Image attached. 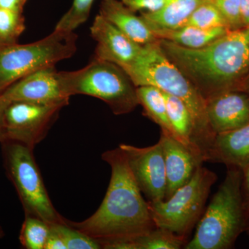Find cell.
<instances>
[{
    "instance_id": "cell-4",
    "label": "cell",
    "mask_w": 249,
    "mask_h": 249,
    "mask_svg": "<svg viewBox=\"0 0 249 249\" xmlns=\"http://www.w3.org/2000/svg\"><path fill=\"white\" fill-rule=\"evenodd\" d=\"M242 178V170L228 167L224 181L204 210L194 237L184 249H227L234 245L247 228Z\"/></svg>"
},
{
    "instance_id": "cell-34",
    "label": "cell",
    "mask_w": 249,
    "mask_h": 249,
    "mask_svg": "<svg viewBox=\"0 0 249 249\" xmlns=\"http://www.w3.org/2000/svg\"><path fill=\"white\" fill-rule=\"evenodd\" d=\"M242 90L245 91L249 96V73L247 78H245V81H244Z\"/></svg>"
},
{
    "instance_id": "cell-15",
    "label": "cell",
    "mask_w": 249,
    "mask_h": 249,
    "mask_svg": "<svg viewBox=\"0 0 249 249\" xmlns=\"http://www.w3.org/2000/svg\"><path fill=\"white\" fill-rule=\"evenodd\" d=\"M207 161L217 162L243 170L249 165V123L239 128L216 134Z\"/></svg>"
},
{
    "instance_id": "cell-2",
    "label": "cell",
    "mask_w": 249,
    "mask_h": 249,
    "mask_svg": "<svg viewBox=\"0 0 249 249\" xmlns=\"http://www.w3.org/2000/svg\"><path fill=\"white\" fill-rule=\"evenodd\" d=\"M102 159L110 165V181L102 204L89 218L69 225L98 241L136 239L155 229L145 201L120 147L108 150Z\"/></svg>"
},
{
    "instance_id": "cell-17",
    "label": "cell",
    "mask_w": 249,
    "mask_h": 249,
    "mask_svg": "<svg viewBox=\"0 0 249 249\" xmlns=\"http://www.w3.org/2000/svg\"><path fill=\"white\" fill-rule=\"evenodd\" d=\"M204 0H166L165 4L155 12H142L150 30L174 29L185 25L193 11Z\"/></svg>"
},
{
    "instance_id": "cell-31",
    "label": "cell",
    "mask_w": 249,
    "mask_h": 249,
    "mask_svg": "<svg viewBox=\"0 0 249 249\" xmlns=\"http://www.w3.org/2000/svg\"><path fill=\"white\" fill-rule=\"evenodd\" d=\"M243 178H242V196H243L244 204L246 211L249 210V165L243 170Z\"/></svg>"
},
{
    "instance_id": "cell-26",
    "label": "cell",
    "mask_w": 249,
    "mask_h": 249,
    "mask_svg": "<svg viewBox=\"0 0 249 249\" xmlns=\"http://www.w3.org/2000/svg\"><path fill=\"white\" fill-rule=\"evenodd\" d=\"M94 0H73L71 8L57 23L55 30L73 32L89 18Z\"/></svg>"
},
{
    "instance_id": "cell-33",
    "label": "cell",
    "mask_w": 249,
    "mask_h": 249,
    "mask_svg": "<svg viewBox=\"0 0 249 249\" xmlns=\"http://www.w3.org/2000/svg\"><path fill=\"white\" fill-rule=\"evenodd\" d=\"M9 103L6 102L4 100L0 98V142L4 140L3 137V120H4V114L5 109L7 107Z\"/></svg>"
},
{
    "instance_id": "cell-27",
    "label": "cell",
    "mask_w": 249,
    "mask_h": 249,
    "mask_svg": "<svg viewBox=\"0 0 249 249\" xmlns=\"http://www.w3.org/2000/svg\"><path fill=\"white\" fill-rule=\"evenodd\" d=\"M222 15L231 30L244 27L241 17L240 0H211Z\"/></svg>"
},
{
    "instance_id": "cell-14",
    "label": "cell",
    "mask_w": 249,
    "mask_h": 249,
    "mask_svg": "<svg viewBox=\"0 0 249 249\" xmlns=\"http://www.w3.org/2000/svg\"><path fill=\"white\" fill-rule=\"evenodd\" d=\"M160 142L164 157L166 174L165 199L188 183L204 162L176 139L160 133Z\"/></svg>"
},
{
    "instance_id": "cell-28",
    "label": "cell",
    "mask_w": 249,
    "mask_h": 249,
    "mask_svg": "<svg viewBox=\"0 0 249 249\" xmlns=\"http://www.w3.org/2000/svg\"><path fill=\"white\" fill-rule=\"evenodd\" d=\"M129 9L134 13L155 12L165 4L166 0H121Z\"/></svg>"
},
{
    "instance_id": "cell-18",
    "label": "cell",
    "mask_w": 249,
    "mask_h": 249,
    "mask_svg": "<svg viewBox=\"0 0 249 249\" xmlns=\"http://www.w3.org/2000/svg\"><path fill=\"white\" fill-rule=\"evenodd\" d=\"M163 93L168 119L180 142L204 162V155L196 142L194 121L189 109L179 98L163 91Z\"/></svg>"
},
{
    "instance_id": "cell-29",
    "label": "cell",
    "mask_w": 249,
    "mask_h": 249,
    "mask_svg": "<svg viewBox=\"0 0 249 249\" xmlns=\"http://www.w3.org/2000/svg\"><path fill=\"white\" fill-rule=\"evenodd\" d=\"M45 249H67L65 242L62 240L60 236L52 228L46 242Z\"/></svg>"
},
{
    "instance_id": "cell-19",
    "label": "cell",
    "mask_w": 249,
    "mask_h": 249,
    "mask_svg": "<svg viewBox=\"0 0 249 249\" xmlns=\"http://www.w3.org/2000/svg\"><path fill=\"white\" fill-rule=\"evenodd\" d=\"M231 30L225 27L211 29L183 26L174 29H153L159 40H165L188 49L202 48Z\"/></svg>"
},
{
    "instance_id": "cell-25",
    "label": "cell",
    "mask_w": 249,
    "mask_h": 249,
    "mask_svg": "<svg viewBox=\"0 0 249 249\" xmlns=\"http://www.w3.org/2000/svg\"><path fill=\"white\" fill-rule=\"evenodd\" d=\"M24 30L22 13L0 8V40L4 45L17 43L18 37Z\"/></svg>"
},
{
    "instance_id": "cell-21",
    "label": "cell",
    "mask_w": 249,
    "mask_h": 249,
    "mask_svg": "<svg viewBox=\"0 0 249 249\" xmlns=\"http://www.w3.org/2000/svg\"><path fill=\"white\" fill-rule=\"evenodd\" d=\"M187 243L188 237L157 227L135 239L137 249H179Z\"/></svg>"
},
{
    "instance_id": "cell-5",
    "label": "cell",
    "mask_w": 249,
    "mask_h": 249,
    "mask_svg": "<svg viewBox=\"0 0 249 249\" xmlns=\"http://www.w3.org/2000/svg\"><path fill=\"white\" fill-rule=\"evenodd\" d=\"M60 78L67 94L87 95L107 103L116 115L128 114L137 107V87L121 67L93 58L87 66L61 71Z\"/></svg>"
},
{
    "instance_id": "cell-8",
    "label": "cell",
    "mask_w": 249,
    "mask_h": 249,
    "mask_svg": "<svg viewBox=\"0 0 249 249\" xmlns=\"http://www.w3.org/2000/svg\"><path fill=\"white\" fill-rule=\"evenodd\" d=\"M217 175L202 165L191 179L165 200L149 202L156 227L188 237L199 222Z\"/></svg>"
},
{
    "instance_id": "cell-16",
    "label": "cell",
    "mask_w": 249,
    "mask_h": 249,
    "mask_svg": "<svg viewBox=\"0 0 249 249\" xmlns=\"http://www.w3.org/2000/svg\"><path fill=\"white\" fill-rule=\"evenodd\" d=\"M99 15L139 45L158 40L143 19L119 0H103Z\"/></svg>"
},
{
    "instance_id": "cell-1",
    "label": "cell",
    "mask_w": 249,
    "mask_h": 249,
    "mask_svg": "<svg viewBox=\"0 0 249 249\" xmlns=\"http://www.w3.org/2000/svg\"><path fill=\"white\" fill-rule=\"evenodd\" d=\"M158 41L163 53L191 80L205 101L229 90H242L249 73V26L229 30L199 49Z\"/></svg>"
},
{
    "instance_id": "cell-13",
    "label": "cell",
    "mask_w": 249,
    "mask_h": 249,
    "mask_svg": "<svg viewBox=\"0 0 249 249\" xmlns=\"http://www.w3.org/2000/svg\"><path fill=\"white\" fill-rule=\"evenodd\" d=\"M208 121L215 134L242 127L249 123V96L242 90H229L206 101Z\"/></svg>"
},
{
    "instance_id": "cell-6",
    "label": "cell",
    "mask_w": 249,
    "mask_h": 249,
    "mask_svg": "<svg viewBox=\"0 0 249 249\" xmlns=\"http://www.w3.org/2000/svg\"><path fill=\"white\" fill-rule=\"evenodd\" d=\"M77 38L74 32L54 29L32 43L5 46L0 50V94L24 77L71 58L77 51Z\"/></svg>"
},
{
    "instance_id": "cell-32",
    "label": "cell",
    "mask_w": 249,
    "mask_h": 249,
    "mask_svg": "<svg viewBox=\"0 0 249 249\" xmlns=\"http://www.w3.org/2000/svg\"><path fill=\"white\" fill-rule=\"evenodd\" d=\"M240 11L244 26H249V0H240Z\"/></svg>"
},
{
    "instance_id": "cell-10",
    "label": "cell",
    "mask_w": 249,
    "mask_h": 249,
    "mask_svg": "<svg viewBox=\"0 0 249 249\" xmlns=\"http://www.w3.org/2000/svg\"><path fill=\"white\" fill-rule=\"evenodd\" d=\"M121 149L139 189L149 202L164 200L166 174L163 149L160 141L151 146L139 147L121 144Z\"/></svg>"
},
{
    "instance_id": "cell-22",
    "label": "cell",
    "mask_w": 249,
    "mask_h": 249,
    "mask_svg": "<svg viewBox=\"0 0 249 249\" xmlns=\"http://www.w3.org/2000/svg\"><path fill=\"white\" fill-rule=\"evenodd\" d=\"M50 231L48 223L40 218L25 215L19 234V242L27 249H45Z\"/></svg>"
},
{
    "instance_id": "cell-20",
    "label": "cell",
    "mask_w": 249,
    "mask_h": 249,
    "mask_svg": "<svg viewBox=\"0 0 249 249\" xmlns=\"http://www.w3.org/2000/svg\"><path fill=\"white\" fill-rule=\"evenodd\" d=\"M137 93L139 104L143 108L145 115L160 126L161 133L180 142L168 119L163 91L155 87L145 85L137 87Z\"/></svg>"
},
{
    "instance_id": "cell-11",
    "label": "cell",
    "mask_w": 249,
    "mask_h": 249,
    "mask_svg": "<svg viewBox=\"0 0 249 249\" xmlns=\"http://www.w3.org/2000/svg\"><path fill=\"white\" fill-rule=\"evenodd\" d=\"M7 103L22 101L41 105L67 106L70 96L60 80L55 67L43 69L16 82L0 94Z\"/></svg>"
},
{
    "instance_id": "cell-24",
    "label": "cell",
    "mask_w": 249,
    "mask_h": 249,
    "mask_svg": "<svg viewBox=\"0 0 249 249\" xmlns=\"http://www.w3.org/2000/svg\"><path fill=\"white\" fill-rule=\"evenodd\" d=\"M50 227L60 236L67 249H101V246L97 240L85 235L69 225L66 219L63 222L51 224Z\"/></svg>"
},
{
    "instance_id": "cell-37",
    "label": "cell",
    "mask_w": 249,
    "mask_h": 249,
    "mask_svg": "<svg viewBox=\"0 0 249 249\" xmlns=\"http://www.w3.org/2000/svg\"><path fill=\"white\" fill-rule=\"evenodd\" d=\"M5 46L6 45H4V44H3V42H1V40H0V50H1V49H2L3 47H5Z\"/></svg>"
},
{
    "instance_id": "cell-7",
    "label": "cell",
    "mask_w": 249,
    "mask_h": 249,
    "mask_svg": "<svg viewBox=\"0 0 249 249\" xmlns=\"http://www.w3.org/2000/svg\"><path fill=\"white\" fill-rule=\"evenodd\" d=\"M1 143L5 168L17 191L25 215L40 218L50 225L63 222L65 218L57 212L46 190L34 149L11 141Z\"/></svg>"
},
{
    "instance_id": "cell-30",
    "label": "cell",
    "mask_w": 249,
    "mask_h": 249,
    "mask_svg": "<svg viewBox=\"0 0 249 249\" xmlns=\"http://www.w3.org/2000/svg\"><path fill=\"white\" fill-rule=\"evenodd\" d=\"M27 0H0V8L22 13Z\"/></svg>"
},
{
    "instance_id": "cell-9",
    "label": "cell",
    "mask_w": 249,
    "mask_h": 249,
    "mask_svg": "<svg viewBox=\"0 0 249 249\" xmlns=\"http://www.w3.org/2000/svg\"><path fill=\"white\" fill-rule=\"evenodd\" d=\"M64 107L61 105H41L22 101L9 103L4 111L2 142H20L34 149L45 139Z\"/></svg>"
},
{
    "instance_id": "cell-12",
    "label": "cell",
    "mask_w": 249,
    "mask_h": 249,
    "mask_svg": "<svg viewBox=\"0 0 249 249\" xmlns=\"http://www.w3.org/2000/svg\"><path fill=\"white\" fill-rule=\"evenodd\" d=\"M96 42L93 58L112 62L122 67L135 61L142 46L132 40L99 14L90 27Z\"/></svg>"
},
{
    "instance_id": "cell-35",
    "label": "cell",
    "mask_w": 249,
    "mask_h": 249,
    "mask_svg": "<svg viewBox=\"0 0 249 249\" xmlns=\"http://www.w3.org/2000/svg\"><path fill=\"white\" fill-rule=\"evenodd\" d=\"M246 230L248 232V234L249 235V210L247 211V228H246Z\"/></svg>"
},
{
    "instance_id": "cell-23",
    "label": "cell",
    "mask_w": 249,
    "mask_h": 249,
    "mask_svg": "<svg viewBox=\"0 0 249 249\" xmlns=\"http://www.w3.org/2000/svg\"><path fill=\"white\" fill-rule=\"evenodd\" d=\"M184 26L204 29L218 27L229 29L227 21L211 0H204L193 11Z\"/></svg>"
},
{
    "instance_id": "cell-3",
    "label": "cell",
    "mask_w": 249,
    "mask_h": 249,
    "mask_svg": "<svg viewBox=\"0 0 249 249\" xmlns=\"http://www.w3.org/2000/svg\"><path fill=\"white\" fill-rule=\"evenodd\" d=\"M121 68L137 88L155 87L185 103L194 121L196 145L206 161L216 134L208 121L206 101L191 80L163 53L159 41L142 46L135 61Z\"/></svg>"
},
{
    "instance_id": "cell-36",
    "label": "cell",
    "mask_w": 249,
    "mask_h": 249,
    "mask_svg": "<svg viewBox=\"0 0 249 249\" xmlns=\"http://www.w3.org/2000/svg\"><path fill=\"white\" fill-rule=\"evenodd\" d=\"M4 232H3V231H2V229H1V228L0 227V239L1 238V237H3V236H4Z\"/></svg>"
}]
</instances>
